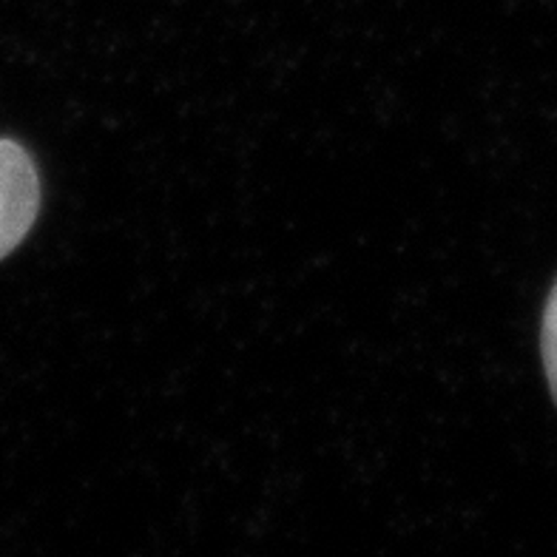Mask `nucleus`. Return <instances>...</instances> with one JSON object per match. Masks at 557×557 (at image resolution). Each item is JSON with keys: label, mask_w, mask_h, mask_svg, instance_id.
Segmentation results:
<instances>
[{"label": "nucleus", "mask_w": 557, "mask_h": 557, "mask_svg": "<svg viewBox=\"0 0 557 557\" xmlns=\"http://www.w3.org/2000/svg\"><path fill=\"white\" fill-rule=\"evenodd\" d=\"M541 350H543V367H546V379H549L552 398H555L557 404V285L552 287L546 310H543Z\"/></svg>", "instance_id": "nucleus-2"}, {"label": "nucleus", "mask_w": 557, "mask_h": 557, "mask_svg": "<svg viewBox=\"0 0 557 557\" xmlns=\"http://www.w3.org/2000/svg\"><path fill=\"white\" fill-rule=\"evenodd\" d=\"M40 211L35 162L12 139H0V259L26 239Z\"/></svg>", "instance_id": "nucleus-1"}]
</instances>
